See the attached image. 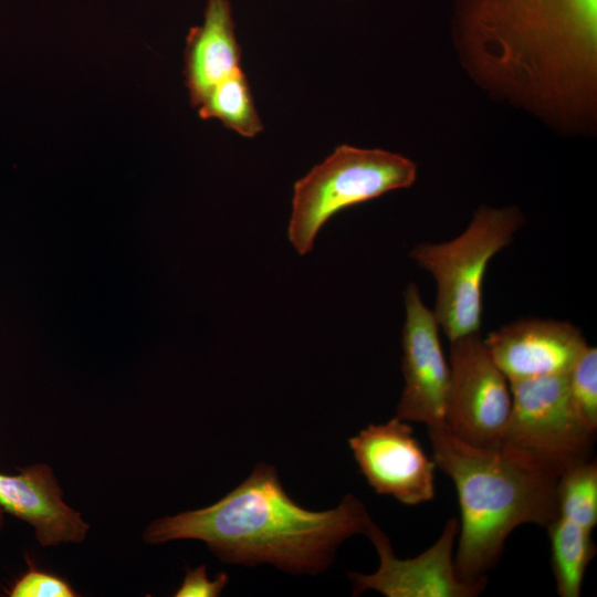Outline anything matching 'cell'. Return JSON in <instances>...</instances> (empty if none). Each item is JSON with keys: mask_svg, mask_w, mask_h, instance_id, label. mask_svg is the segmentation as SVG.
<instances>
[{"mask_svg": "<svg viewBox=\"0 0 597 597\" xmlns=\"http://www.w3.org/2000/svg\"><path fill=\"white\" fill-rule=\"evenodd\" d=\"M29 569L8 590L10 597H74L72 586L62 577L38 569L29 559Z\"/></svg>", "mask_w": 597, "mask_h": 597, "instance_id": "18", "label": "cell"}, {"mask_svg": "<svg viewBox=\"0 0 597 597\" xmlns=\"http://www.w3.org/2000/svg\"><path fill=\"white\" fill-rule=\"evenodd\" d=\"M459 521L450 519L439 538L420 555L401 559L392 549L390 540L373 521L366 535L374 544L379 567L373 574L349 573L353 595L374 589L387 597H475L486 587L483 577L474 582L462 580L454 567L453 546Z\"/></svg>", "mask_w": 597, "mask_h": 597, "instance_id": "8", "label": "cell"}, {"mask_svg": "<svg viewBox=\"0 0 597 597\" xmlns=\"http://www.w3.org/2000/svg\"><path fill=\"white\" fill-rule=\"evenodd\" d=\"M470 77L565 134L597 128V0H452Z\"/></svg>", "mask_w": 597, "mask_h": 597, "instance_id": "1", "label": "cell"}, {"mask_svg": "<svg viewBox=\"0 0 597 597\" xmlns=\"http://www.w3.org/2000/svg\"><path fill=\"white\" fill-rule=\"evenodd\" d=\"M572 401L593 430H597V349L587 346L567 373Z\"/></svg>", "mask_w": 597, "mask_h": 597, "instance_id": "17", "label": "cell"}, {"mask_svg": "<svg viewBox=\"0 0 597 597\" xmlns=\"http://www.w3.org/2000/svg\"><path fill=\"white\" fill-rule=\"evenodd\" d=\"M484 344L509 383L566 374L588 346L575 325L535 317L491 332Z\"/></svg>", "mask_w": 597, "mask_h": 597, "instance_id": "11", "label": "cell"}, {"mask_svg": "<svg viewBox=\"0 0 597 597\" xmlns=\"http://www.w3.org/2000/svg\"><path fill=\"white\" fill-rule=\"evenodd\" d=\"M229 576L221 572L213 580L208 579L206 566L187 568L186 576L176 590V597H217L227 586Z\"/></svg>", "mask_w": 597, "mask_h": 597, "instance_id": "19", "label": "cell"}, {"mask_svg": "<svg viewBox=\"0 0 597 597\" xmlns=\"http://www.w3.org/2000/svg\"><path fill=\"white\" fill-rule=\"evenodd\" d=\"M0 505L6 513L30 524L44 547L80 543L90 527L63 501L52 469L44 463L19 469L18 474L0 472Z\"/></svg>", "mask_w": 597, "mask_h": 597, "instance_id": "12", "label": "cell"}, {"mask_svg": "<svg viewBox=\"0 0 597 597\" xmlns=\"http://www.w3.org/2000/svg\"><path fill=\"white\" fill-rule=\"evenodd\" d=\"M557 515L593 531L597 524V463L589 459L564 470L556 484Z\"/></svg>", "mask_w": 597, "mask_h": 597, "instance_id": "16", "label": "cell"}, {"mask_svg": "<svg viewBox=\"0 0 597 597\" xmlns=\"http://www.w3.org/2000/svg\"><path fill=\"white\" fill-rule=\"evenodd\" d=\"M184 62L193 107L199 106L213 86L241 69V46L230 0H207L203 22L188 32Z\"/></svg>", "mask_w": 597, "mask_h": 597, "instance_id": "13", "label": "cell"}, {"mask_svg": "<svg viewBox=\"0 0 597 597\" xmlns=\"http://www.w3.org/2000/svg\"><path fill=\"white\" fill-rule=\"evenodd\" d=\"M546 528L556 591L561 597H578L586 568L597 552L591 531L558 515Z\"/></svg>", "mask_w": 597, "mask_h": 597, "instance_id": "14", "label": "cell"}, {"mask_svg": "<svg viewBox=\"0 0 597 597\" xmlns=\"http://www.w3.org/2000/svg\"><path fill=\"white\" fill-rule=\"evenodd\" d=\"M418 167L406 156L379 148L339 145L294 185L287 237L308 253L322 227L339 211L408 188Z\"/></svg>", "mask_w": 597, "mask_h": 597, "instance_id": "5", "label": "cell"}, {"mask_svg": "<svg viewBox=\"0 0 597 597\" xmlns=\"http://www.w3.org/2000/svg\"><path fill=\"white\" fill-rule=\"evenodd\" d=\"M407 421L394 417L370 423L348 440L349 448L368 484L381 495L405 505L434 499V471L430 459Z\"/></svg>", "mask_w": 597, "mask_h": 597, "instance_id": "10", "label": "cell"}, {"mask_svg": "<svg viewBox=\"0 0 597 597\" xmlns=\"http://www.w3.org/2000/svg\"><path fill=\"white\" fill-rule=\"evenodd\" d=\"M406 318L402 328L401 370L404 389L396 417L428 428L446 423L450 369L440 337L439 323L420 296L417 284L404 292Z\"/></svg>", "mask_w": 597, "mask_h": 597, "instance_id": "9", "label": "cell"}, {"mask_svg": "<svg viewBox=\"0 0 597 597\" xmlns=\"http://www.w3.org/2000/svg\"><path fill=\"white\" fill-rule=\"evenodd\" d=\"M202 119H218L239 135L253 138L264 128L245 74L240 69L205 96L198 106Z\"/></svg>", "mask_w": 597, "mask_h": 597, "instance_id": "15", "label": "cell"}, {"mask_svg": "<svg viewBox=\"0 0 597 597\" xmlns=\"http://www.w3.org/2000/svg\"><path fill=\"white\" fill-rule=\"evenodd\" d=\"M446 425L461 441L501 444L511 411L510 383L479 333L450 342Z\"/></svg>", "mask_w": 597, "mask_h": 597, "instance_id": "7", "label": "cell"}, {"mask_svg": "<svg viewBox=\"0 0 597 597\" xmlns=\"http://www.w3.org/2000/svg\"><path fill=\"white\" fill-rule=\"evenodd\" d=\"M516 207H480L457 238L416 245L409 256L437 283L433 313L449 342L479 333L482 284L490 260L507 247L522 227Z\"/></svg>", "mask_w": 597, "mask_h": 597, "instance_id": "4", "label": "cell"}, {"mask_svg": "<svg viewBox=\"0 0 597 597\" xmlns=\"http://www.w3.org/2000/svg\"><path fill=\"white\" fill-rule=\"evenodd\" d=\"M371 522L353 494L332 510L302 507L285 492L276 469L259 462L218 502L153 522L144 540H199L226 563H270L291 574H318L331 565L343 541L365 534Z\"/></svg>", "mask_w": 597, "mask_h": 597, "instance_id": "2", "label": "cell"}, {"mask_svg": "<svg viewBox=\"0 0 597 597\" xmlns=\"http://www.w3.org/2000/svg\"><path fill=\"white\" fill-rule=\"evenodd\" d=\"M428 429L437 468L458 493L455 572L474 582L496 565L513 530L527 523L546 527L557 516L559 475L509 446H471L446 423Z\"/></svg>", "mask_w": 597, "mask_h": 597, "instance_id": "3", "label": "cell"}, {"mask_svg": "<svg viewBox=\"0 0 597 597\" xmlns=\"http://www.w3.org/2000/svg\"><path fill=\"white\" fill-rule=\"evenodd\" d=\"M4 510L0 505V528L3 526V516H4Z\"/></svg>", "mask_w": 597, "mask_h": 597, "instance_id": "20", "label": "cell"}, {"mask_svg": "<svg viewBox=\"0 0 597 597\" xmlns=\"http://www.w3.org/2000/svg\"><path fill=\"white\" fill-rule=\"evenodd\" d=\"M510 389L511 411L502 444L558 475L590 459L596 430L577 412L567 373L512 381Z\"/></svg>", "mask_w": 597, "mask_h": 597, "instance_id": "6", "label": "cell"}]
</instances>
